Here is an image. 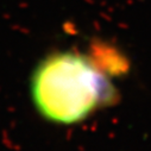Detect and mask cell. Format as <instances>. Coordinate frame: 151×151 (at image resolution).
I'll return each mask as SVG.
<instances>
[{"mask_svg": "<svg viewBox=\"0 0 151 151\" xmlns=\"http://www.w3.org/2000/svg\"><path fill=\"white\" fill-rule=\"evenodd\" d=\"M31 96L43 118L70 125L116 101L117 89L98 61L80 52L60 51L47 56L33 70Z\"/></svg>", "mask_w": 151, "mask_h": 151, "instance_id": "1", "label": "cell"}]
</instances>
